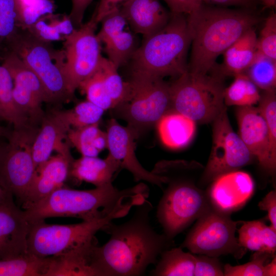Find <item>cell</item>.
<instances>
[{
    "label": "cell",
    "mask_w": 276,
    "mask_h": 276,
    "mask_svg": "<svg viewBox=\"0 0 276 276\" xmlns=\"http://www.w3.org/2000/svg\"><path fill=\"white\" fill-rule=\"evenodd\" d=\"M78 88L85 94L87 100L105 111L115 107L106 90L100 63L96 71L82 82Z\"/></svg>",
    "instance_id": "cell-37"
},
{
    "label": "cell",
    "mask_w": 276,
    "mask_h": 276,
    "mask_svg": "<svg viewBox=\"0 0 276 276\" xmlns=\"http://www.w3.org/2000/svg\"><path fill=\"white\" fill-rule=\"evenodd\" d=\"M38 129H14L9 143L0 148V182L21 203L36 169L32 146Z\"/></svg>",
    "instance_id": "cell-11"
},
{
    "label": "cell",
    "mask_w": 276,
    "mask_h": 276,
    "mask_svg": "<svg viewBox=\"0 0 276 276\" xmlns=\"http://www.w3.org/2000/svg\"><path fill=\"white\" fill-rule=\"evenodd\" d=\"M121 170L119 163L109 154L104 159L82 156L72 162L70 177L79 182L85 181L101 187L112 183Z\"/></svg>",
    "instance_id": "cell-23"
},
{
    "label": "cell",
    "mask_w": 276,
    "mask_h": 276,
    "mask_svg": "<svg viewBox=\"0 0 276 276\" xmlns=\"http://www.w3.org/2000/svg\"><path fill=\"white\" fill-rule=\"evenodd\" d=\"M257 41L254 27L245 32L224 52L223 64L218 67L221 73L224 76L244 73L256 57Z\"/></svg>",
    "instance_id": "cell-24"
},
{
    "label": "cell",
    "mask_w": 276,
    "mask_h": 276,
    "mask_svg": "<svg viewBox=\"0 0 276 276\" xmlns=\"http://www.w3.org/2000/svg\"><path fill=\"white\" fill-rule=\"evenodd\" d=\"M261 210L266 211L271 226L276 229V192L275 190L269 192L258 203Z\"/></svg>",
    "instance_id": "cell-45"
},
{
    "label": "cell",
    "mask_w": 276,
    "mask_h": 276,
    "mask_svg": "<svg viewBox=\"0 0 276 276\" xmlns=\"http://www.w3.org/2000/svg\"><path fill=\"white\" fill-rule=\"evenodd\" d=\"M150 275L153 276H194V255L183 251L182 248L167 249Z\"/></svg>",
    "instance_id": "cell-29"
},
{
    "label": "cell",
    "mask_w": 276,
    "mask_h": 276,
    "mask_svg": "<svg viewBox=\"0 0 276 276\" xmlns=\"http://www.w3.org/2000/svg\"><path fill=\"white\" fill-rule=\"evenodd\" d=\"M170 13L164 28L144 37L129 60L131 72L164 79L177 78L188 71L187 57L192 38L187 15Z\"/></svg>",
    "instance_id": "cell-4"
},
{
    "label": "cell",
    "mask_w": 276,
    "mask_h": 276,
    "mask_svg": "<svg viewBox=\"0 0 276 276\" xmlns=\"http://www.w3.org/2000/svg\"><path fill=\"white\" fill-rule=\"evenodd\" d=\"M114 219L111 216L72 224H50L44 220L30 223L28 251L39 258L62 255L96 239L95 234Z\"/></svg>",
    "instance_id": "cell-9"
},
{
    "label": "cell",
    "mask_w": 276,
    "mask_h": 276,
    "mask_svg": "<svg viewBox=\"0 0 276 276\" xmlns=\"http://www.w3.org/2000/svg\"><path fill=\"white\" fill-rule=\"evenodd\" d=\"M136 207L127 221L119 225L111 221L103 227L110 238L91 247L89 260L95 276L142 275L171 246L173 240L157 233L150 223V202L146 199Z\"/></svg>",
    "instance_id": "cell-1"
},
{
    "label": "cell",
    "mask_w": 276,
    "mask_h": 276,
    "mask_svg": "<svg viewBox=\"0 0 276 276\" xmlns=\"http://www.w3.org/2000/svg\"><path fill=\"white\" fill-rule=\"evenodd\" d=\"M32 144V152L36 168L47 160L53 151L69 158H73L68 143L63 142L71 127L59 114L57 109L45 113Z\"/></svg>",
    "instance_id": "cell-21"
},
{
    "label": "cell",
    "mask_w": 276,
    "mask_h": 276,
    "mask_svg": "<svg viewBox=\"0 0 276 276\" xmlns=\"http://www.w3.org/2000/svg\"><path fill=\"white\" fill-rule=\"evenodd\" d=\"M74 159L58 153L38 165L22 202L23 209L63 186L70 177L71 166Z\"/></svg>",
    "instance_id": "cell-20"
},
{
    "label": "cell",
    "mask_w": 276,
    "mask_h": 276,
    "mask_svg": "<svg viewBox=\"0 0 276 276\" xmlns=\"http://www.w3.org/2000/svg\"><path fill=\"white\" fill-rule=\"evenodd\" d=\"M129 0H100L93 15L98 23L100 22L103 17L115 9L120 7L125 2Z\"/></svg>",
    "instance_id": "cell-47"
},
{
    "label": "cell",
    "mask_w": 276,
    "mask_h": 276,
    "mask_svg": "<svg viewBox=\"0 0 276 276\" xmlns=\"http://www.w3.org/2000/svg\"><path fill=\"white\" fill-rule=\"evenodd\" d=\"M254 189L251 176L245 172L236 170L217 177L205 193L213 209L231 215L247 203Z\"/></svg>",
    "instance_id": "cell-17"
},
{
    "label": "cell",
    "mask_w": 276,
    "mask_h": 276,
    "mask_svg": "<svg viewBox=\"0 0 276 276\" xmlns=\"http://www.w3.org/2000/svg\"><path fill=\"white\" fill-rule=\"evenodd\" d=\"M130 98L117 109L139 137L172 110L169 83L163 78L131 72Z\"/></svg>",
    "instance_id": "cell-8"
},
{
    "label": "cell",
    "mask_w": 276,
    "mask_h": 276,
    "mask_svg": "<svg viewBox=\"0 0 276 276\" xmlns=\"http://www.w3.org/2000/svg\"><path fill=\"white\" fill-rule=\"evenodd\" d=\"M8 40L15 53L37 76L48 97L49 103L59 104L72 101L64 73L65 55L50 42L40 40L21 29Z\"/></svg>",
    "instance_id": "cell-7"
},
{
    "label": "cell",
    "mask_w": 276,
    "mask_h": 276,
    "mask_svg": "<svg viewBox=\"0 0 276 276\" xmlns=\"http://www.w3.org/2000/svg\"><path fill=\"white\" fill-rule=\"evenodd\" d=\"M93 0H71L72 9L69 17L75 28L82 25L85 11Z\"/></svg>",
    "instance_id": "cell-46"
},
{
    "label": "cell",
    "mask_w": 276,
    "mask_h": 276,
    "mask_svg": "<svg viewBox=\"0 0 276 276\" xmlns=\"http://www.w3.org/2000/svg\"><path fill=\"white\" fill-rule=\"evenodd\" d=\"M203 3L217 5L221 6H235L244 8H250L253 5V0H202Z\"/></svg>",
    "instance_id": "cell-48"
},
{
    "label": "cell",
    "mask_w": 276,
    "mask_h": 276,
    "mask_svg": "<svg viewBox=\"0 0 276 276\" xmlns=\"http://www.w3.org/2000/svg\"><path fill=\"white\" fill-rule=\"evenodd\" d=\"M106 132L108 154L119 163L121 169L130 172L135 181L143 180L162 188L163 179L145 169L138 160L135 153V140L138 137L132 129L111 119Z\"/></svg>",
    "instance_id": "cell-16"
},
{
    "label": "cell",
    "mask_w": 276,
    "mask_h": 276,
    "mask_svg": "<svg viewBox=\"0 0 276 276\" xmlns=\"http://www.w3.org/2000/svg\"><path fill=\"white\" fill-rule=\"evenodd\" d=\"M258 108L263 117L268 128L271 152L276 158V95L275 90L264 91Z\"/></svg>",
    "instance_id": "cell-39"
},
{
    "label": "cell",
    "mask_w": 276,
    "mask_h": 276,
    "mask_svg": "<svg viewBox=\"0 0 276 276\" xmlns=\"http://www.w3.org/2000/svg\"><path fill=\"white\" fill-rule=\"evenodd\" d=\"M191 35V53L188 71L194 75L209 73L216 60L261 18L250 10L206 6L187 15Z\"/></svg>",
    "instance_id": "cell-3"
},
{
    "label": "cell",
    "mask_w": 276,
    "mask_h": 276,
    "mask_svg": "<svg viewBox=\"0 0 276 276\" xmlns=\"http://www.w3.org/2000/svg\"><path fill=\"white\" fill-rule=\"evenodd\" d=\"M13 88V81L9 72L0 64V117L13 125L14 129L32 126L17 107Z\"/></svg>",
    "instance_id": "cell-31"
},
{
    "label": "cell",
    "mask_w": 276,
    "mask_h": 276,
    "mask_svg": "<svg viewBox=\"0 0 276 276\" xmlns=\"http://www.w3.org/2000/svg\"><path fill=\"white\" fill-rule=\"evenodd\" d=\"M100 67L106 90L115 107L128 101L131 93L129 81L123 80L118 72V68L108 58L102 56Z\"/></svg>",
    "instance_id": "cell-34"
},
{
    "label": "cell",
    "mask_w": 276,
    "mask_h": 276,
    "mask_svg": "<svg viewBox=\"0 0 276 276\" xmlns=\"http://www.w3.org/2000/svg\"><path fill=\"white\" fill-rule=\"evenodd\" d=\"M2 64L12 78L13 96L17 107L31 126L40 125L45 115L42 104L49 103V100L39 79L12 51L6 55Z\"/></svg>",
    "instance_id": "cell-14"
},
{
    "label": "cell",
    "mask_w": 276,
    "mask_h": 276,
    "mask_svg": "<svg viewBox=\"0 0 276 276\" xmlns=\"http://www.w3.org/2000/svg\"><path fill=\"white\" fill-rule=\"evenodd\" d=\"M11 196H13L0 182V204Z\"/></svg>",
    "instance_id": "cell-50"
},
{
    "label": "cell",
    "mask_w": 276,
    "mask_h": 276,
    "mask_svg": "<svg viewBox=\"0 0 276 276\" xmlns=\"http://www.w3.org/2000/svg\"><path fill=\"white\" fill-rule=\"evenodd\" d=\"M18 15V27L26 29L41 16L53 13V0H14Z\"/></svg>",
    "instance_id": "cell-38"
},
{
    "label": "cell",
    "mask_w": 276,
    "mask_h": 276,
    "mask_svg": "<svg viewBox=\"0 0 276 276\" xmlns=\"http://www.w3.org/2000/svg\"><path fill=\"white\" fill-rule=\"evenodd\" d=\"M97 239L62 255L51 257L47 276H94L89 263V254Z\"/></svg>",
    "instance_id": "cell-26"
},
{
    "label": "cell",
    "mask_w": 276,
    "mask_h": 276,
    "mask_svg": "<svg viewBox=\"0 0 276 276\" xmlns=\"http://www.w3.org/2000/svg\"><path fill=\"white\" fill-rule=\"evenodd\" d=\"M12 132L5 127L0 126V137H5L9 139L11 135Z\"/></svg>",
    "instance_id": "cell-52"
},
{
    "label": "cell",
    "mask_w": 276,
    "mask_h": 276,
    "mask_svg": "<svg viewBox=\"0 0 276 276\" xmlns=\"http://www.w3.org/2000/svg\"><path fill=\"white\" fill-rule=\"evenodd\" d=\"M259 1L264 6L265 8H271L276 6V0H253Z\"/></svg>",
    "instance_id": "cell-51"
},
{
    "label": "cell",
    "mask_w": 276,
    "mask_h": 276,
    "mask_svg": "<svg viewBox=\"0 0 276 276\" xmlns=\"http://www.w3.org/2000/svg\"><path fill=\"white\" fill-rule=\"evenodd\" d=\"M234 77L232 84L225 88V105L243 107L258 103L261 95L257 86L244 74H238Z\"/></svg>",
    "instance_id": "cell-33"
},
{
    "label": "cell",
    "mask_w": 276,
    "mask_h": 276,
    "mask_svg": "<svg viewBox=\"0 0 276 276\" xmlns=\"http://www.w3.org/2000/svg\"><path fill=\"white\" fill-rule=\"evenodd\" d=\"M57 110L71 128H74L99 124L105 111L87 100L78 103L71 109Z\"/></svg>",
    "instance_id": "cell-36"
},
{
    "label": "cell",
    "mask_w": 276,
    "mask_h": 276,
    "mask_svg": "<svg viewBox=\"0 0 276 276\" xmlns=\"http://www.w3.org/2000/svg\"><path fill=\"white\" fill-rule=\"evenodd\" d=\"M236 116L240 138L262 168L273 175L276 158L271 152L267 125L258 107H238Z\"/></svg>",
    "instance_id": "cell-15"
},
{
    "label": "cell",
    "mask_w": 276,
    "mask_h": 276,
    "mask_svg": "<svg viewBox=\"0 0 276 276\" xmlns=\"http://www.w3.org/2000/svg\"><path fill=\"white\" fill-rule=\"evenodd\" d=\"M276 275V257L274 256L270 262L265 265V276Z\"/></svg>",
    "instance_id": "cell-49"
},
{
    "label": "cell",
    "mask_w": 276,
    "mask_h": 276,
    "mask_svg": "<svg viewBox=\"0 0 276 276\" xmlns=\"http://www.w3.org/2000/svg\"><path fill=\"white\" fill-rule=\"evenodd\" d=\"M212 123V150L201 179L205 185L223 174L238 170L255 158L233 129L226 109Z\"/></svg>",
    "instance_id": "cell-13"
},
{
    "label": "cell",
    "mask_w": 276,
    "mask_h": 276,
    "mask_svg": "<svg viewBox=\"0 0 276 276\" xmlns=\"http://www.w3.org/2000/svg\"><path fill=\"white\" fill-rule=\"evenodd\" d=\"M98 24L93 14L64 40L65 76L68 90L74 97L81 82L97 69L102 57L101 43L96 34Z\"/></svg>",
    "instance_id": "cell-12"
},
{
    "label": "cell",
    "mask_w": 276,
    "mask_h": 276,
    "mask_svg": "<svg viewBox=\"0 0 276 276\" xmlns=\"http://www.w3.org/2000/svg\"><path fill=\"white\" fill-rule=\"evenodd\" d=\"M191 170L186 165L176 164L160 173L164 179L163 185L167 187L158 202L156 216L163 234L171 240L211 206L205 192L188 178L187 175Z\"/></svg>",
    "instance_id": "cell-5"
},
{
    "label": "cell",
    "mask_w": 276,
    "mask_h": 276,
    "mask_svg": "<svg viewBox=\"0 0 276 276\" xmlns=\"http://www.w3.org/2000/svg\"><path fill=\"white\" fill-rule=\"evenodd\" d=\"M156 126L163 144L172 149L187 146L196 131L194 121L172 110L166 113Z\"/></svg>",
    "instance_id": "cell-25"
},
{
    "label": "cell",
    "mask_w": 276,
    "mask_h": 276,
    "mask_svg": "<svg viewBox=\"0 0 276 276\" xmlns=\"http://www.w3.org/2000/svg\"><path fill=\"white\" fill-rule=\"evenodd\" d=\"M51 257L39 258L30 253L0 259V276H47Z\"/></svg>",
    "instance_id": "cell-32"
},
{
    "label": "cell",
    "mask_w": 276,
    "mask_h": 276,
    "mask_svg": "<svg viewBox=\"0 0 276 276\" xmlns=\"http://www.w3.org/2000/svg\"><path fill=\"white\" fill-rule=\"evenodd\" d=\"M120 9L132 31L144 37L164 28L171 15L159 0H129Z\"/></svg>",
    "instance_id": "cell-22"
},
{
    "label": "cell",
    "mask_w": 276,
    "mask_h": 276,
    "mask_svg": "<svg viewBox=\"0 0 276 276\" xmlns=\"http://www.w3.org/2000/svg\"><path fill=\"white\" fill-rule=\"evenodd\" d=\"M171 12L189 15L196 11L203 4L202 0H164Z\"/></svg>",
    "instance_id": "cell-44"
},
{
    "label": "cell",
    "mask_w": 276,
    "mask_h": 276,
    "mask_svg": "<svg viewBox=\"0 0 276 276\" xmlns=\"http://www.w3.org/2000/svg\"><path fill=\"white\" fill-rule=\"evenodd\" d=\"M75 29L68 15L50 13L41 16L25 29L38 39L51 42L64 41Z\"/></svg>",
    "instance_id": "cell-28"
},
{
    "label": "cell",
    "mask_w": 276,
    "mask_h": 276,
    "mask_svg": "<svg viewBox=\"0 0 276 276\" xmlns=\"http://www.w3.org/2000/svg\"><path fill=\"white\" fill-rule=\"evenodd\" d=\"M102 26L97 34L108 59L118 68L129 62L138 48L135 33L128 30L126 19L120 7L108 13L101 20Z\"/></svg>",
    "instance_id": "cell-18"
},
{
    "label": "cell",
    "mask_w": 276,
    "mask_h": 276,
    "mask_svg": "<svg viewBox=\"0 0 276 276\" xmlns=\"http://www.w3.org/2000/svg\"><path fill=\"white\" fill-rule=\"evenodd\" d=\"M258 88L264 91L275 90L276 60L258 52L244 73Z\"/></svg>",
    "instance_id": "cell-35"
},
{
    "label": "cell",
    "mask_w": 276,
    "mask_h": 276,
    "mask_svg": "<svg viewBox=\"0 0 276 276\" xmlns=\"http://www.w3.org/2000/svg\"><path fill=\"white\" fill-rule=\"evenodd\" d=\"M67 139L82 156H98L107 146L106 132L100 129L99 124L71 128L67 133Z\"/></svg>",
    "instance_id": "cell-30"
},
{
    "label": "cell",
    "mask_w": 276,
    "mask_h": 276,
    "mask_svg": "<svg viewBox=\"0 0 276 276\" xmlns=\"http://www.w3.org/2000/svg\"><path fill=\"white\" fill-rule=\"evenodd\" d=\"M149 195V188L144 183L123 190L112 183L85 190L63 186L23 211L30 223L58 217H75L83 221L111 216L117 219L126 216Z\"/></svg>",
    "instance_id": "cell-2"
},
{
    "label": "cell",
    "mask_w": 276,
    "mask_h": 276,
    "mask_svg": "<svg viewBox=\"0 0 276 276\" xmlns=\"http://www.w3.org/2000/svg\"><path fill=\"white\" fill-rule=\"evenodd\" d=\"M230 216L210 206L197 219L180 247L195 255L218 258L231 254L236 259L242 258L247 249L239 244L235 233L242 221H234Z\"/></svg>",
    "instance_id": "cell-10"
},
{
    "label": "cell",
    "mask_w": 276,
    "mask_h": 276,
    "mask_svg": "<svg viewBox=\"0 0 276 276\" xmlns=\"http://www.w3.org/2000/svg\"><path fill=\"white\" fill-rule=\"evenodd\" d=\"M238 230L239 244L247 250L275 256L276 229L260 220L242 221Z\"/></svg>",
    "instance_id": "cell-27"
},
{
    "label": "cell",
    "mask_w": 276,
    "mask_h": 276,
    "mask_svg": "<svg viewBox=\"0 0 276 276\" xmlns=\"http://www.w3.org/2000/svg\"><path fill=\"white\" fill-rule=\"evenodd\" d=\"M30 223L12 196L0 204V259L29 254L28 236Z\"/></svg>",
    "instance_id": "cell-19"
},
{
    "label": "cell",
    "mask_w": 276,
    "mask_h": 276,
    "mask_svg": "<svg viewBox=\"0 0 276 276\" xmlns=\"http://www.w3.org/2000/svg\"><path fill=\"white\" fill-rule=\"evenodd\" d=\"M194 276H223V266L217 257L194 254Z\"/></svg>",
    "instance_id": "cell-43"
},
{
    "label": "cell",
    "mask_w": 276,
    "mask_h": 276,
    "mask_svg": "<svg viewBox=\"0 0 276 276\" xmlns=\"http://www.w3.org/2000/svg\"><path fill=\"white\" fill-rule=\"evenodd\" d=\"M274 257L265 252L256 251L251 260L245 264L223 266L225 276H265V265L268 258Z\"/></svg>",
    "instance_id": "cell-40"
},
{
    "label": "cell",
    "mask_w": 276,
    "mask_h": 276,
    "mask_svg": "<svg viewBox=\"0 0 276 276\" xmlns=\"http://www.w3.org/2000/svg\"><path fill=\"white\" fill-rule=\"evenodd\" d=\"M258 52L276 60V14L272 12L266 18L257 41Z\"/></svg>",
    "instance_id": "cell-41"
},
{
    "label": "cell",
    "mask_w": 276,
    "mask_h": 276,
    "mask_svg": "<svg viewBox=\"0 0 276 276\" xmlns=\"http://www.w3.org/2000/svg\"><path fill=\"white\" fill-rule=\"evenodd\" d=\"M224 77L217 65L205 75L186 71L169 83L172 110L196 123L213 122L226 109Z\"/></svg>",
    "instance_id": "cell-6"
},
{
    "label": "cell",
    "mask_w": 276,
    "mask_h": 276,
    "mask_svg": "<svg viewBox=\"0 0 276 276\" xmlns=\"http://www.w3.org/2000/svg\"><path fill=\"white\" fill-rule=\"evenodd\" d=\"M17 27L18 15L14 0H0V39H9Z\"/></svg>",
    "instance_id": "cell-42"
}]
</instances>
